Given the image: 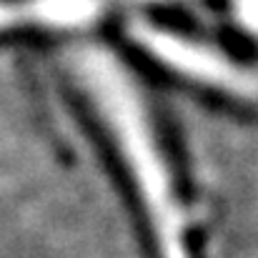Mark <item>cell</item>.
<instances>
[{"label": "cell", "mask_w": 258, "mask_h": 258, "mask_svg": "<svg viewBox=\"0 0 258 258\" xmlns=\"http://www.w3.org/2000/svg\"><path fill=\"white\" fill-rule=\"evenodd\" d=\"M71 73L138 201L156 258H196L193 211L178 180L153 110L131 68L103 45L71 50Z\"/></svg>", "instance_id": "6da1fadb"}, {"label": "cell", "mask_w": 258, "mask_h": 258, "mask_svg": "<svg viewBox=\"0 0 258 258\" xmlns=\"http://www.w3.org/2000/svg\"><path fill=\"white\" fill-rule=\"evenodd\" d=\"M136 35L146 45V50L153 53V58H158L166 68L201 86L231 95H251L256 90V78L241 63L213 45L153 25H136Z\"/></svg>", "instance_id": "7a4b0ae2"}, {"label": "cell", "mask_w": 258, "mask_h": 258, "mask_svg": "<svg viewBox=\"0 0 258 258\" xmlns=\"http://www.w3.org/2000/svg\"><path fill=\"white\" fill-rule=\"evenodd\" d=\"M108 0H0V33L23 28H78L93 23Z\"/></svg>", "instance_id": "3957f363"}, {"label": "cell", "mask_w": 258, "mask_h": 258, "mask_svg": "<svg viewBox=\"0 0 258 258\" xmlns=\"http://www.w3.org/2000/svg\"><path fill=\"white\" fill-rule=\"evenodd\" d=\"M231 3H233L236 13H238L248 25L258 28V0H231Z\"/></svg>", "instance_id": "277c9868"}]
</instances>
